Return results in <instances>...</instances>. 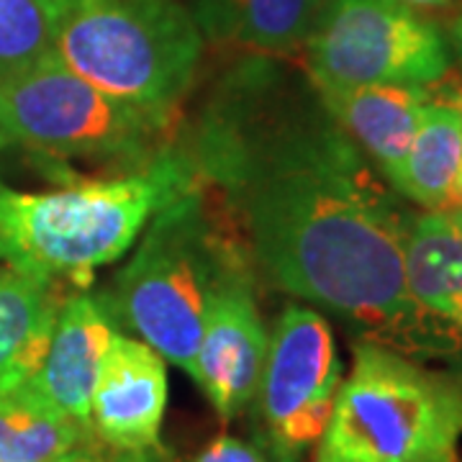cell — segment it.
Here are the masks:
<instances>
[{
	"mask_svg": "<svg viewBox=\"0 0 462 462\" xmlns=\"http://www.w3.org/2000/svg\"><path fill=\"white\" fill-rule=\"evenodd\" d=\"M447 216H449V218H452V221H455V224L462 229V208H452V211H447Z\"/></svg>",
	"mask_w": 462,
	"mask_h": 462,
	"instance_id": "603a6c76",
	"label": "cell"
},
{
	"mask_svg": "<svg viewBox=\"0 0 462 462\" xmlns=\"http://www.w3.org/2000/svg\"><path fill=\"white\" fill-rule=\"evenodd\" d=\"M65 462H172L165 447H149V449H114L103 445L93 434L85 445H80Z\"/></svg>",
	"mask_w": 462,
	"mask_h": 462,
	"instance_id": "d6986e66",
	"label": "cell"
},
{
	"mask_svg": "<svg viewBox=\"0 0 462 462\" xmlns=\"http://www.w3.org/2000/svg\"><path fill=\"white\" fill-rule=\"evenodd\" d=\"M314 85H431L452 67L445 33L403 0H321L303 42Z\"/></svg>",
	"mask_w": 462,
	"mask_h": 462,
	"instance_id": "52a82bcc",
	"label": "cell"
},
{
	"mask_svg": "<svg viewBox=\"0 0 462 462\" xmlns=\"http://www.w3.org/2000/svg\"><path fill=\"white\" fill-rule=\"evenodd\" d=\"M457 200H460V206H457V208H462V175H460V185H457Z\"/></svg>",
	"mask_w": 462,
	"mask_h": 462,
	"instance_id": "cb8c5ba5",
	"label": "cell"
},
{
	"mask_svg": "<svg viewBox=\"0 0 462 462\" xmlns=\"http://www.w3.org/2000/svg\"><path fill=\"white\" fill-rule=\"evenodd\" d=\"M321 0H190L199 32L218 42L282 54L303 47Z\"/></svg>",
	"mask_w": 462,
	"mask_h": 462,
	"instance_id": "2e32d148",
	"label": "cell"
},
{
	"mask_svg": "<svg viewBox=\"0 0 462 462\" xmlns=\"http://www.w3.org/2000/svg\"><path fill=\"white\" fill-rule=\"evenodd\" d=\"M172 121L116 100L50 54L0 83V136L51 160H90L126 167L154 162Z\"/></svg>",
	"mask_w": 462,
	"mask_h": 462,
	"instance_id": "8992f818",
	"label": "cell"
},
{
	"mask_svg": "<svg viewBox=\"0 0 462 462\" xmlns=\"http://www.w3.org/2000/svg\"><path fill=\"white\" fill-rule=\"evenodd\" d=\"M245 252L242 239L216 218L206 185L199 182L149 218L139 247L106 296L121 327L193 375L216 285Z\"/></svg>",
	"mask_w": 462,
	"mask_h": 462,
	"instance_id": "3957f363",
	"label": "cell"
},
{
	"mask_svg": "<svg viewBox=\"0 0 462 462\" xmlns=\"http://www.w3.org/2000/svg\"><path fill=\"white\" fill-rule=\"evenodd\" d=\"M5 147H8V144H5V139L0 136V149H5Z\"/></svg>",
	"mask_w": 462,
	"mask_h": 462,
	"instance_id": "d4e9b609",
	"label": "cell"
},
{
	"mask_svg": "<svg viewBox=\"0 0 462 462\" xmlns=\"http://www.w3.org/2000/svg\"><path fill=\"white\" fill-rule=\"evenodd\" d=\"M193 462H270L263 442H247L231 434H221L203 447Z\"/></svg>",
	"mask_w": 462,
	"mask_h": 462,
	"instance_id": "ffe728a7",
	"label": "cell"
},
{
	"mask_svg": "<svg viewBox=\"0 0 462 462\" xmlns=\"http://www.w3.org/2000/svg\"><path fill=\"white\" fill-rule=\"evenodd\" d=\"M342 385L329 321L306 303H288L270 334L257 409L270 462H300L327 431Z\"/></svg>",
	"mask_w": 462,
	"mask_h": 462,
	"instance_id": "ba28073f",
	"label": "cell"
},
{
	"mask_svg": "<svg viewBox=\"0 0 462 462\" xmlns=\"http://www.w3.org/2000/svg\"><path fill=\"white\" fill-rule=\"evenodd\" d=\"M452 39H455V47H457V57H460V65H462V14L455 21V26H452Z\"/></svg>",
	"mask_w": 462,
	"mask_h": 462,
	"instance_id": "7402d4cb",
	"label": "cell"
},
{
	"mask_svg": "<svg viewBox=\"0 0 462 462\" xmlns=\"http://www.w3.org/2000/svg\"><path fill=\"white\" fill-rule=\"evenodd\" d=\"M167 363L147 342L116 334L100 365L90 401V430L114 449L162 445Z\"/></svg>",
	"mask_w": 462,
	"mask_h": 462,
	"instance_id": "30bf717a",
	"label": "cell"
},
{
	"mask_svg": "<svg viewBox=\"0 0 462 462\" xmlns=\"http://www.w3.org/2000/svg\"><path fill=\"white\" fill-rule=\"evenodd\" d=\"M65 296L60 281L0 260V388L39 373Z\"/></svg>",
	"mask_w": 462,
	"mask_h": 462,
	"instance_id": "5bb4252c",
	"label": "cell"
},
{
	"mask_svg": "<svg viewBox=\"0 0 462 462\" xmlns=\"http://www.w3.org/2000/svg\"><path fill=\"white\" fill-rule=\"evenodd\" d=\"M267 346L270 331L254 296L252 260L245 252L216 285L190 375L224 421L236 419L254 403Z\"/></svg>",
	"mask_w": 462,
	"mask_h": 462,
	"instance_id": "9c48e42d",
	"label": "cell"
},
{
	"mask_svg": "<svg viewBox=\"0 0 462 462\" xmlns=\"http://www.w3.org/2000/svg\"><path fill=\"white\" fill-rule=\"evenodd\" d=\"M460 378H462V375H460Z\"/></svg>",
	"mask_w": 462,
	"mask_h": 462,
	"instance_id": "4316f807",
	"label": "cell"
},
{
	"mask_svg": "<svg viewBox=\"0 0 462 462\" xmlns=\"http://www.w3.org/2000/svg\"><path fill=\"white\" fill-rule=\"evenodd\" d=\"M462 378L357 342L311 462H460Z\"/></svg>",
	"mask_w": 462,
	"mask_h": 462,
	"instance_id": "5b68a950",
	"label": "cell"
},
{
	"mask_svg": "<svg viewBox=\"0 0 462 462\" xmlns=\"http://www.w3.org/2000/svg\"><path fill=\"white\" fill-rule=\"evenodd\" d=\"M314 85V83H311ZM324 108L363 149V154L385 178L393 175L411 147L424 106L427 85H314Z\"/></svg>",
	"mask_w": 462,
	"mask_h": 462,
	"instance_id": "4fadbf2b",
	"label": "cell"
},
{
	"mask_svg": "<svg viewBox=\"0 0 462 462\" xmlns=\"http://www.w3.org/2000/svg\"><path fill=\"white\" fill-rule=\"evenodd\" d=\"M185 152L224 199L252 267L406 357L462 355V339L406 285L411 214L324 108L309 75L245 60L203 103Z\"/></svg>",
	"mask_w": 462,
	"mask_h": 462,
	"instance_id": "6da1fadb",
	"label": "cell"
},
{
	"mask_svg": "<svg viewBox=\"0 0 462 462\" xmlns=\"http://www.w3.org/2000/svg\"><path fill=\"white\" fill-rule=\"evenodd\" d=\"M0 260H3V257H0Z\"/></svg>",
	"mask_w": 462,
	"mask_h": 462,
	"instance_id": "484cf974",
	"label": "cell"
},
{
	"mask_svg": "<svg viewBox=\"0 0 462 462\" xmlns=\"http://www.w3.org/2000/svg\"><path fill=\"white\" fill-rule=\"evenodd\" d=\"M409 3L411 8H445L449 5V0H403Z\"/></svg>",
	"mask_w": 462,
	"mask_h": 462,
	"instance_id": "44dd1931",
	"label": "cell"
},
{
	"mask_svg": "<svg viewBox=\"0 0 462 462\" xmlns=\"http://www.w3.org/2000/svg\"><path fill=\"white\" fill-rule=\"evenodd\" d=\"M118 331L121 324L108 296L88 291L65 296L44 363L32 378L57 409L83 427H90V401L100 365Z\"/></svg>",
	"mask_w": 462,
	"mask_h": 462,
	"instance_id": "8fae6325",
	"label": "cell"
},
{
	"mask_svg": "<svg viewBox=\"0 0 462 462\" xmlns=\"http://www.w3.org/2000/svg\"><path fill=\"white\" fill-rule=\"evenodd\" d=\"M406 285L413 300L462 339V229L447 214H411L403 236Z\"/></svg>",
	"mask_w": 462,
	"mask_h": 462,
	"instance_id": "9a60e30c",
	"label": "cell"
},
{
	"mask_svg": "<svg viewBox=\"0 0 462 462\" xmlns=\"http://www.w3.org/2000/svg\"><path fill=\"white\" fill-rule=\"evenodd\" d=\"M90 437L33 380L0 388V462H65Z\"/></svg>",
	"mask_w": 462,
	"mask_h": 462,
	"instance_id": "e0dca14e",
	"label": "cell"
},
{
	"mask_svg": "<svg viewBox=\"0 0 462 462\" xmlns=\"http://www.w3.org/2000/svg\"><path fill=\"white\" fill-rule=\"evenodd\" d=\"M54 54L106 96L172 121L203 33L178 0H44Z\"/></svg>",
	"mask_w": 462,
	"mask_h": 462,
	"instance_id": "277c9868",
	"label": "cell"
},
{
	"mask_svg": "<svg viewBox=\"0 0 462 462\" xmlns=\"http://www.w3.org/2000/svg\"><path fill=\"white\" fill-rule=\"evenodd\" d=\"M185 147L118 178L60 190H18L0 180V257L54 281L83 282L116 263L149 218L199 185Z\"/></svg>",
	"mask_w": 462,
	"mask_h": 462,
	"instance_id": "7a4b0ae2",
	"label": "cell"
},
{
	"mask_svg": "<svg viewBox=\"0 0 462 462\" xmlns=\"http://www.w3.org/2000/svg\"><path fill=\"white\" fill-rule=\"evenodd\" d=\"M427 90L430 103L424 106L411 147L388 178V185L424 211L447 214L460 206L462 83L447 72L437 83L427 85Z\"/></svg>",
	"mask_w": 462,
	"mask_h": 462,
	"instance_id": "7c38bea8",
	"label": "cell"
},
{
	"mask_svg": "<svg viewBox=\"0 0 462 462\" xmlns=\"http://www.w3.org/2000/svg\"><path fill=\"white\" fill-rule=\"evenodd\" d=\"M54 54L44 0H0V83Z\"/></svg>",
	"mask_w": 462,
	"mask_h": 462,
	"instance_id": "ac0fdd59",
	"label": "cell"
}]
</instances>
